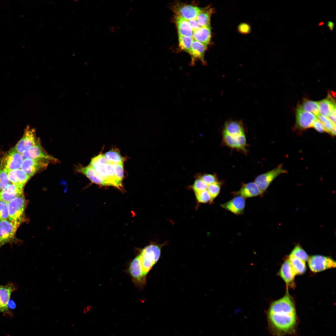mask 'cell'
<instances>
[{"instance_id":"cb8c5ba5","label":"cell","mask_w":336,"mask_h":336,"mask_svg":"<svg viewBox=\"0 0 336 336\" xmlns=\"http://www.w3.org/2000/svg\"><path fill=\"white\" fill-rule=\"evenodd\" d=\"M175 22L179 35L192 37L194 31L187 20L176 15L175 17Z\"/></svg>"},{"instance_id":"ffe728a7","label":"cell","mask_w":336,"mask_h":336,"mask_svg":"<svg viewBox=\"0 0 336 336\" xmlns=\"http://www.w3.org/2000/svg\"><path fill=\"white\" fill-rule=\"evenodd\" d=\"M7 173L11 183L23 186L30 178L21 168L9 171Z\"/></svg>"},{"instance_id":"3957f363","label":"cell","mask_w":336,"mask_h":336,"mask_svg":"<svg viewBox=\"0 0 336 336\" xmlns=\"http://www.w3.org/2000/svg\"><path fill=\"white\" fill-rule=\"evenodd\" d=\"M26 205L23 193L7 203L8 220L18 228L25 221Z\"/></svg>"},{"instance_id":"5b68a950","label":"cell","mask_w":336,"mask_h":336,"mask_svg":"<svg viewBox=\"0 0 336 336\" xmlns=\"http://www.w3.org/2000/svg\"><path fill=\"white\" fill-rule=\"evenodd\" d=\"M17 229L8 219L0 221V249L7 243L17 241L15 235Z\"/></svg>"},{"instance_id":"1f68e13d","label":"cell","mask_w":336,"mask_h":336,"mask_svg":"<svg viewBox=\"0 0 336 336\" xmlns=\"http://www.w3.org/2000/svg\"><path fill=\"white\" fill-rule=\"evenodd\" d=\"M178 39L180 48L190 54L192 44L194 40L193 37L179 35Z\"/></svg>"},{"instance_id":"f546056e","label":"cell","mask_w":336,"mask_h":336,"mask_svg":"<svg viewBox=\"0 0 336 336\" xmlns=\"http://www.w3.org/2000/svg\"><path fill=\"white\" fill-rule=\"evenodd\" d=\"M299 107L305 111L312 113L318 116L319 113V102L305 100Z\"/></svg>"},{"instance_id":"b9f144b4","label":"cell","mask_w":336,"mask_h":336,"mask_svg":"<svg viewBox=\"0 0 336 336\" xmlns=\"http://www.w3.org/2000/svg\"><path fill=\"white\" fill-rule=\"evenodd\" d=\"M313 127L318 132L322 133L325 132L323 124L318 119L315 121Z\"/></svg>"},{"instance_id":"4dcf8cb0","label":"cell","mask_w":336,"mask_h":336,"mask_svg":"<svg viewBox=\"0 0 336 336\" xmlns=\"http://www.w3.org/2000/svg\"><path fill=\"white\" fill-rule=\"evenodd\" d=\"M104 155L107 161L111 163H123L124 159L116 150H111L105 153Z\"/></svg>"},{"instance_id":"9a60e30c","label":"cell","mask_w":336,"mask_h":336,"mask_svg":"<svg viewBox=\"0 0 336 336\" xmlns=\"http://www.w3.org/2000/svg\"><path fill=\"white\" fill-rule=\"evenodd\" d=\"M24 187L10 184L0 192V200L8 203L23 193Z\"/></svg>"},{"instance_id":"5bb4252c","label":"cell","mask_w":336,"mask_h":336,"mask_svg":"<svg viewBox=\"0 0 336 336\" xmlns=\"http://www.w3.org/2000/svg\"><path fill=\"white\" fill-rule=\"evenodd\" d=\"M17 289V287L12 282H8L5 285H0V312H9L8 304L12 293Z\"/></svg>"},{"instance_id":"7c38bea8","label":"cell","mask_w":336,"mask_h":336,"mask_svg":"<svg viewBox=\"0 0 336 336\" xmlns=\"http://www.w3.org/2000/svg\"><path fill=\"white\" fill-rule=\"evenodd\" d=\"M107 161L104 154H100L93 157L90 165L97 173L106 182L107 186H111L106 166Z\"/></svg>"},{"instance_id":"7bdbcfd3","label":"cell","mask_w":336,"mask_h":336,"mask_svg":"<svg viewBox=\"0 0 336 336\" xmlns=\"http://www.w3.org/2000/svg\"><path fill=\"white\" fill-rule=\"evenodd\" d=\"M188 21L194 31L201 27L199 25L196 18L188 20Z\"/></svg>"},{"instance_id":"d6986e66","label":"cell","mask_w":336,"mask_h":336,"mask_svg":"<svg viewBox=\"0 0 336 336\" xmlns=\"http://www.w3.org/2000/svg\"><path fill=\"white\" fill-rule=\"evenodd\" d=\"M263 193L255 182H251L244 184L235 194L245 198L258 196Z\"/></svg>"},{"instance_id":"e0dca14e","label":"cell","mask_w":336,"mask_h":336,"mask_svg":"<svg viewBox=\"0 0 336 336\" xmlns=\"http://www.w3.org/2000/svg\"><path fill=\"white\" fill-rule=\"evenodd\" d=\"M224 142L227 146L233 148L245 150L246 141L245 133L237 135H230L223 133Z\"/></svg>"},{"instance_id":"681fc988","label":"cell","mask_w":336,"mask_h":336,"mask_svg":"<svg viewBox=\"0 0 336 336\" xmlns=\"http://www.w3.org/2000/svg\"></svg>"},{"instance_id":"2e32d148","label":"cell","mask_w":336,"mask_h":336,"mask_svg":"<svg viewBox=\"0 0 336 336\" xmlns=\"http://www.w3.org/2000/svg\"><path fill=\"white\" fill-rule=\"evenodd\" d=\"M278 274L285 282L287 286L292 288L295 287L294 279L296 275L288 259H287L282 264Z\"/></svg>"},{"instance_id":"484cf974","label":"cell","mask_w":336,"mask_h":336,"mask_svg":"<svg viewBox=\"0 0 336 336\" xmlns=\"http://www.w3.org/2000/svg\"><path fill=\"white\" fill-rule=\"evenodd\" d=\"M328 98L319 102V113L322 115L327 117L336 110L335 103L329 95Z\"/></svg>"},{"instance_id":"60d3db41","label":"cell","mask_w":336,"mask_h":336,"mask_svg":"<svg viewBox=\"0 0 336 336\" xmlns=\"http://www.w3.org/2000/svg\"><path fill=\"white\" fill-rule=\"evenodd\" d=\"M199 178H201L208 185L218 182L216 176L212 174H204Z\"/></svg>"},{"instance_id":"6da1fadb","label":"cell","mask_w":336,"mask_h":336,"mask_svg":"<svg viewBox=\"0 0 336 336\" xmlns=\"http://www.w3.org/2000/svg\"><path fill=\"white\" fill-rule=\"evenodd\" d=\"M269 331L276 336H285L294 334L297 317L293 298L287 291L282 298L271 303L267 312Z\"/></svg>"},{"instance_id":"4316f807","label":"cell","mask_w":336,"mask_h":336,"mask_svg":"<svg viewBox=\"0 0 336 336\" xmlns=\"http://www.w3.org/2000/svg\"><path fill=\"white\" fill-rule=\"evenodd\" d=\"M207 45L194 40L191 48L190 55L193 60L198 59L205 63L204 56Z\"/></svg>"},{"instance_id":"c3c4849f","label":"cell","mask_w":336,"mask_h":336,"mask_svg":"<svg viewBox=\"0 0 336 336\" xmlns=\"http://www.w3.org/2000/svg\"><path fill=\"white\" fill-rule=\"evenodd\" d=\"M331 135L334 136L336 134V125L334 126L329 133Z\"/></svg>"},{"instance_id":"603a6c76","label":"cell","mask_w":336,"mask_h":336,"mask_svg":"<svg viewBox=\"0 0 336 336\" xmlns=\"http://www.w3.org/2000/svg\"><path fill=\"white\" fill-rule=\"evenodd\" d=\"M211 37L210 26L201 27L193 32L192 37L196 41L207 45Z\"/></svg>"},{"instance_id":"d6a6232c","label":"cell","mask_w":336,"mask_h":336,"mask_svg":"<svg viewBox=\"0 0 336 336\" xmlns=\"http://www.w3.org/2000/svg\"><path fill=\"white\" fill-rule=\"evenodd\" d=\"M290 254L295 256L305 262L308 260L309 257L307 253L299 245L296 246Z\"/></svg>"},{"instance_id":"f35d334b","label":"cell","mask_w":336,"mask_h":336,"mask_svg":"<svg viewBox=\"0 0 336 336\" xmlns=\"http://www.w3.org/2000/svg\"><path fill=\"white\" fill-rule=\"evenodd\" d=\"M208 185L200 178L194 181L192 188L194 193L207 189Z\"/></svg>"},{"instance_id":"44dd1931","label":"cell","mask_w":336,"mask_h":336,"mask_svg":"<svg viewBox=\"0 0 336 336\" xmlns=\"http://www.w3.org/2000/svg\"><path fill=\"white\" fill-rule=\"evenodd\" d=\"M77 170L78 172L85 175L93 183L99 185L107 186L105 181L90 166L79 167Z\"/></svg>"},{"instance_id":"836d02e7","label":"cell","mask_w":336,"mask_h":336,"mask_svg":"<svg viewBox=\"0 0 336 336\" xmlns=\"http://www.w3.org/2000/svg\"><path fill=\"white\" fill-rule=\"evenodd\" d=\"M220 184L217 182L208 185L207 190L211 197V202L218 196L220 190Z\"/></svg>"},{"instance_id":"ab89813d","label":"cell","mask_w":336,"mask_h":336,"mask_svg":"<svg viewBox=\"0 0 336 336\" xmlns=\"http://www.w3.org/2000/svg\"><path fill=\"white\" fill-rule=\"evenodd\" d=\"M8 219L7 203L0 200V221Z\"/></svg>"},{"instance_id":"8992f818","label":"cell","mask_w":336,"mask_h":336,"mask_svg":"<svg viewBox=\"0 0 336 336\" xmlns=\"http://www.w3.org/2000/svg\"><path fill=\"white\" fill-rule=\"evenodd\" d=\"M40 142L37 138L35 130L27 127L21 138L13 149L21 154L29 148Z\"/></svg>"},{"instance_id":"f1b7e54d","label":"cell","mask_w":336,"mask_h":336,"mask_svg":"<svg viewBox=\"0 0 336 336\" xmlns=\"http://www.w3.org/2000/svg\"><path fill=\"white\" fill-rule=\"evenodd\" d=\"M212 10V8L202 9L198 14L196 18L201 27L210 26V18Z\"/></svg>"},{"instance_id":"4fadbf2b","label":"cell","mask_w":336,"mask_h":336,"mask_svg":"<svg viewBox=\"0 0 336 336\" xmlns=\"http://www.w3.org/2000/svg\"><path fill=\"white\" fill-rule=\"evenodd\" d=\"M296 118L297 127L302 129L313 127L318 119L312 113L305 111L299 107L296 110Z\"/></svg>"},{"instance_id":"30bf717a","label":"cell","mask_w":336,"mask_h":336,"mask_svg":"<svg viewBox=\"0 0 336 336\" xmlns=\"http://www.w3.org/2000/svg\"><path fill=\"white\" fill-rule=\"evenodd\" d=\"M49 163V161L45 160L25 159L22 162L21 168L31 177L37 172L45 169Z\"/></svg>"},{"instance_id":"52a82bcc","label":"cell","mask_w":336,"mask_h":336,"mask_svg":"<svg viewBox=\"0 0 336 336\" xmlns=\"http://www.w3.org/2000/svg\"><path fill=\"white\" fill-rule=\"evenodd\" d=\"M23 158L21 154L13 148L7 152L2 157L0 167L7 172L21 167Z\"/></svg>"},{"instance_id":"7402d4cb","label":"cell","mask_w":336,"mask_h":336,"mask_svg":"<svg viewBox=\"0 0 336 336\" xmlns=\"http://www.w3.org/2000/svg\"><path fill=\"white\" fill-rule=\"evenodd\" d=\"M129 272L134 282L138 284L144 282L138 256H136L131 262L129 266Z\"/></svg>"},{"instance_id":"7dc6e473","label":"cell","mask_w":336,"mask_h":336,"mask_svg":"<svg viewBox=\"0 0 336 336\" xmlns=\"http://www.w3.org/2000/svg\"><path fill=\"white\" fill-rule=\"evenodd\" d=\"M327 26L331 30H333L334 27V24L333 22L330 21H328Z\"/></svg>"},{"instance_id":"d4e9b609","label":"cell","mask_w":336,"mask_h":336,"mask_svg":"<svg viewBox=\"0 0 336 336\" xmlns=\"http://www.w3.org/2000/svg\"><path fill=\"white\" fill-rule=\"evenodd\" d=\"M223 133L230 135H237L244 133V128L241 122L230 121L225 124Z\"/></svg>"},{"instance_id":"83f0119b","label":"cell","mask_w":336,"mask_h":336,"mask_svg":"<svg viewBox=\"0 0 336 336\" xmlns=\"http://www.w3.org/2000/svg\"><path fill=\"white\" fill-rule=\"evenodd\" d=\"M288 259L296 275L302 274L305 272L306 270L305 262L290 254Z\"/></svg>"},{"instance_id":"ac0fdd59","label":"cell","mask_w":336,"mask_h":336,"mask_svg":"<svg viewBox=\"0 0 336 336\" xmlns=\"http://www.w3.org/2000/svg\"><path fill=\"white\" fill-rule=\"evenodd\" d=\"M245 198L240 196L236 197L221 204V207L236 215L242 214L245 206Z\"/></svg>"},{"instance_id":"f6af8a7d","label":"cell","mask_w":336,"mask_h":336,"mask_svg":"<svg viewBox=\"0 0 336 336\" xmlns=\"http://www.w3.org/2000/svg\"><path fill=\"white\" fill-rule=\"evenodd\" d=\"M328 118L334 124H336V110L333 112Z\"/></svg>"},{"instance_id":"74e56055","label":"cell","mask_w":336,"mask_h":336,"mask_svg":"<svg viewBox=\"0 0 336 336\" xmlns=\"http://www.w3.org/2000/svg\"><path fill=\"white\" fill-rule=\"evenodd\" d=\"M196 199L200 203L211 202L210 196L207 190L195 193Z\"/></svg>"},{"instance_id":"ee69618b","label":"cell","mask_w":336,"mask_h":336,"mask_svg":"<svg viewBox=\"0 0 336 336\" xmlns=\"http://www.w3.org/2000/svg\"><path fill=\"white\" fill-rule=\"evenodd\" d=\"M239 31L243 33H246L249 32L250 30V27L249 26L245 23L241 24L239 26Z\"/></svg>"},{"instance_id":"8d00e7d4","label":"cell","mask_w":336,"mask_h":336,"mask_svg":"<svg viewBox=\"0 0 336 336\" xmlns=\"http://www.w3.org/2000/svg\"><path fill=\"white\" fill-rule=\"evenodd\" d=\"M318 119L323 124L325 132L329 133L335 124L333 123L328 117L319 114L318 116Z\"/></svg>"},{"instance_id":"e575fe53","label":"cell","mask_w":336,"mask_h":336,"mask_svg":"<svg viewBox=\"0 0 336 336\" xmlns=\"http://www.w3.org/2000/svg\"><path fill=\"white\" fill-rule=\"evenodd\" d=\"M112 164L116 177L119 182L122 184L124 174L123 163Z\"/></svg>"},{"instance_id":"9c48e42d","label":"cell","mask_w":336,"mask_h":336,"mask_svg":"<svg viewBox=\"0 0 336 336\" xmlns=\"http://www.w3.org/2000/svg\"><path fill=\"white\" fill-rule=\"evenodd\" d=\"M24 159L47 160L50 162H57L58 160L49 155L41 146L40 142L27 149L21 153Z\"/></svg>"},{"instance_id":"8fae6325","label":"cell","mask_w":336,"mask_h":336,"mask_svg":"<svg viewBox=\"0 0 336 336\" xmlns=\"http://www.w3.org/2000/svg\"><path fill=\"white\" fill-rule=\"evenodd\" d=\"M172 10L176 15L188 20L196 18L202 9L192 5L176 3L172 7Z\"/></svg>"},{"instance_id":"bcb514c9","label":"cell","mask_w":336,"mask_h":336,"mask_svg":"<svg viewBox=\"0 0 336 336\" xmlns=\"http://www.w3.org/2000/svg\"><path fill=\"white\" fill-rule=\"evenodd\" d=\"M16 306L15 303L12 301H9L8 304V307L11 309H14Z\"/></svg>"},{"instance_id":"277c9868","label":"cell","mask_w":336,"mask_h":336,"mask_svg":"<svg viewBox=\"0 0 336 336\" xmlns=\"http://www.w3.org/2000/svg\"><path fill=\"white\" fill-rule=\"evenodd\" d=\"M308 265L311 270L317 273L335 268L336 262L331 257L315 255L309 257Z\"/></svg>"},{"instance_id":"d590c367","label":"cell","mask_w":336,"mask_h":336,"mask_svg":"<svg viewBox=\"0 0 336 336\" xmlns=\"http://www.w3.org/2000/svg\"><path fill=\"white\" fill-rule=\"evenodd\" d=\"M11 183L8 178L7 171L0 167V192Z\"/></svg>"},{"instance_id":"ba28073f","label":"cell","mask_w":336,"mask_h":336,"mask_svg":"<svg viewBox=\"0 0 336 336\" xmlns=\"http://www.w3.org/2000/svg\"><path fill=\"white\" fill-rule=\"evenodd\" d=\"M287 172L280 165L276 168L257 176L255 179L254 182L264 193L276 178L279 175L286 173Z\"/></svg>"},{"instance_id":"7a4b0ae2","label":"cell","mask_w":336,"mask_h":336,"mask_svg":"<svg viewBox=\"0 0 336 336\" xmlns=\"http://www.w3.org/2000/svg\"><path fill=\"white\" fill-rule=\"evenodd\" d=\"M161 249L160 245L151 244L142 249L138 255L144 278L159 259Z\"/></svg>"}]
</instances>
